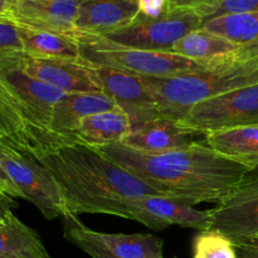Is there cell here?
Returning <instances> with one entry per match:
<instances>
[{
    "label": "cell",
    "mask_w": 258,
    "mask_h": 258,
    "mask_svg": "<svg viewBox=\"0 0 258 258\" xmlns=\"http://www.w3.org/2000/svg\"><path fill=\"white\" fill-rule=\"evenodd\" d=\"M24 52L19 34V25L7 17H0V57Z\"/></svg>",
    "instance_id": "28"
},
{
    "label": "cell",
    "mask_w": 258,
    "mask_h": 258,
    "mask_svg": "<svg viewBox=\"0 0 258 258\" xmlns=\"http://www.w3.org/2000/svg\"><path fill=\"white\" fill-rule=\"evenodd\" d=\"M103 92L130 118L133 128L160 118L156 103L141 77L112 68L96 67Z\"/></svg>",
    "instance_id": "13"
},
{
    "label": "cell",
    "mask_w": 258,
    "mask_h": 258,
    "mask_svg": "<svg viewBox=\"0 0 258 258\" xmlns=\"http://www.w3.org/2000/svg\"><path fill=\"white\" fill-rule=\"evenodd\" d=\"M249 244V246H254V247H258V239H256V241H252L251 243H247Z\"/></svg>",
    "instance_id": "35"
},
{
    "label": "cell",
    "mask_w": 258,
    "mask_h": 258,
    "mask_svg": "<svg viewBox=\"0 0 258 258\" xmlns=\"http://www.w3.org/2000/svg\"><path fill=\"white\" fill-rule=\"evenodd\" d=\"M0 194L12 199V201L15 198H23V194L20 193L19 189L15 186V184L13 183L12 179L9 178V175L5 171L4 165H3L2 153H0Z\"/></svg>",
    "instance_id": "30"
},
{
    "label": "cell",
    "mask_w": 258,
    "mask_h": 258,
    "mask_svg": "<svg viewBox=\"0 0 258 258\" xmlns=\"http://www.w3.org/2000/svg\"><path fill=\"white\" fill-rule=\"evenodd\" d=\"M138 0H78L76 29L105 35L130 25L139 15Z\"/></svg>",
    "instance_id": "14"
},
{
    "label": "cell",
    "mask_w": 258,
    "mask_h": 258,
    "mask_svg": "<svg viewBox=\"0 0 258 258\" xmlns=\"http://www.w3.org/2000/svg\"><path fill=\"white\" fill-rule=\"evenodd\" d=\"M0 199H9V198H7V197H4L3 194H0Z\"/></svg>",
    "instance_id": "36"
},
{
    "label": "cell",
    "mask_w": 258,
    "mask_h": 258,
    "mask_svg": "<svg viewBox=\"0 0 258 258\" xmlns=\"http://www.w3.org/2000/svg\"><path fill=\"white\" fill-rule=\"evenodd\" d=\"M239 50L241 47L203 28L186 34L171 48L173 53L190 58L206 67L234 60L239 57Z\"/></svg>",
    "instance_id": "18"
},
{
    "label": "cell",
    "mask_w": 258,
    "mask_h": 258,
    "mask_svg": "<svg viewBox=\"0 0 258 258\" xmlns=\"http://www.w3.org/2000/svg\"><path fill=\"white\" fill-rule=\"evenodd\" d=\"M18 66L25 75L66 93L103 92L96 67L85 60L40 59L23 53Z\"/></svg>",
    "instance_id": "11"
},
{
    "label": "cell",
    "mask_w": 258,
    "mask_h": 258,
    "mask_svg": "<svg viewBox=\"0 0 258 258\" xmlns=\"http://www.w3.org/2000/svg\"><path fill=\"white\" fill-rule=\"evenodd\" d=\"M258 12V0H217L212 7L202 10L201 15L203 22L224 17V15L247 14V13ZM203 23V24H204Z\"/></svg>",
    "instance_id": "27"
},
{
    "label": "cell",
    "mask_w": 258,
    "mask_h": 258,
    "mask_svg": "<svg viewBox=\"0 0 258 258\" xmlns=\"http://www.w3.org/2000/svg\"><path fill=\"white\" fill-rule=\"evenodd\" d=\"M0 257L52 258L37 231L23 223L12 211L0 219Z\"/></svg>",
    "instance_id": "21"
},
{
    "label": "cell",
    "mask_w": 258,
    "mask_h": 258,
    "mask_svg": "<svg viewBox=\"0 0 258 258\" xmlns=\"http://www.w3.org/2000/svg\"><path fill=\"white\" fill-rule=\"evenodd\" d=\"M139 14L149 19H158L171 9L168 0H138Z\"/></svg>",
    "instance_id": "29"
},
{
    "label": "cell",
    "mask_w": 258,
    "mask_h": 258,
    "mask_svg": "<svg viewBox=\"0 0 258 258\" xmlns=\"http://www.w3.org/2000/svg\"><path fill=\"white\" fill-rule=\"evenodd\" d=\"M140 77V76H139ZM161 117L179 121L198 103L258 83V50H242L231 62L174 77H141Z\"/></svg>",
    "instance_id": "3"
},
{
    "label": "cell",
    "mask_w": 258,
    "mask_h": 258,
    "mask_svg": "<svg viewBox=\"0 0 258 258\" xmlns=\"http://www.w3.org/2000/svg\"><path fill=\"white\" fill-rule=\"evenodd\" d=\"M0 258H5V257H0Z\"/></svg>",
    "instance_id": "37"
},
{
    "label": "cell",
    "mask_w": 258,
    "mask_h": 258,
    "mask_svg": "<svg viewBox=\"0 0 258 258\" xmlns=\"http://www.w3.org/2000/svg\"><path fill=\"white\" fill-rule=\"evenodd\" d=\"M105 158L155 188L163 196L197 206L223 202L248 170L201 143L165 153L134 150L121 143L97 149Z\"/></svg>",
    "instance_id": "1"
},
{
    "label": "cell",
    "mask_w": 258,
    "mask_h": 258,
    "mask_svg": "<svg viewBox=\"0 0 258 258\" xmlns=\"http://www.w3.org/2000/svg\"><path fill=\"white\" fill-rule=\"evenodd\" d=\"M202 28L241 48L258 47V12L214 18Z\"/></svg>",
    "instance_id": "24"
},
{
    "label": "cell",
    "mask_w": 258,
    "mask_h": 258,
    "mask_svg": "<svg viewBox=\"0 0 258 258\" xmlns=\"http://www.w3.org/2000/svg\"><path fill=\"white\" fill-rule=\"evenodd\" d=\"M23 53L0 57V82L9 91L23 117L47 144L49 151L73 144L52 133L53 111L66 92L25 75L18 66Z\"/></svg>",
    "instance_id": "5"
},
{
    "label": "cell",
    "mask_w": 258,
    "mask_h": 258,
    "mask_svg": "<svg viewBox=\"0 0 258 258\" xmlns=\"http://www.w3.org/2000/svg\"><path fill=\"white\" fill-rule=\"evenodd\" d=\"M203 23V19L196 10L171 8L158 19H149L139 14L127 27L98 37L122 47L171 52L175 43L193 30L201 29Z\"/></svg>",
    "instance_id": "8"
},
{
    "label": "cell",
    "mask_w": 258,
    "mask_h": 258,
    "mask_svg": "<svg viewBox=\"0 0 258 258\" xmlns=\"http://www.w3.org/2000/svg\"><path fill=\"white\" fill-rule=\"evenodd\" d=\"M168 2L174 9H189L199 13L212 7L217 0H168Z\"/></svg>",
    "instance_id": "31"
},
{
    "label": "cell",
    "mask_w": 258,
    "mask_h": 258,
    "mask_svg": "<svg viewBox=\"0 0 258 258\" xmlns=\"http://www.w3.org/2000/svg\"><path fill=\"white\" fill-rule=\"evenodd\" d=\"M78 40L81 57L88 64L112 68L140 77H174L209 68L176 53L122 47L98 35L81 33Z\"/></svg>",
    "instance_id": "4"
},
{
    "label": "cell",
    "mask_w": 258,
    "mask_h": 258,
    "mask_svg": "<svg viewBox=\"0 0 258 258\" xmlns=\"http://www.w3.org/2000/svg\"><path fill=\"white\" fill-rule=\"evenodd\" d=\"M23 50L28 57L40 59L83 60L78 37L19 27Z\"/></svg>",
    "instance_id": "22"
},
{
    "label": "cell",
    "mask_w": 258,
    "mask_h": 258,
    "mask_svg": "<svg viewBox=\"0 0 258 258\" xmlns=\"http://www.w3.org/2000/svg\"><path fill=\"white\" fill-rule=\"evenodd\" d=\"M14 202L12 199H0V219L7 216L8 212L12 211V206Z\"/></svg>",
    "instance_id": "33"
},
{
    "label": "cell",
    "mask_w": 258,
    "mask_h": 258,
    "mask_svg": "<svg viewBox=\"0 0 258 258\" xmlns=\"http://www.w3.org/2000/svg\"><path fill=\"white\" fill-rule=\"evenodd\" d=\"M115 107L112 98L105 92L66 93L53 111L52 133L68 143H78L75 134L83 118Z\"/></svg>",
    "instance_id": "15"
},
{
    "label": "cell",
    "mask_w": 258,
    "mask_h": 258,
    "mask_svg": "<svg viewBox=\"0 0 258 258\" xmlns=\"http://www.w3.org/2000/svg\"><path fill=\"white\" fill-rule=\"evenodd\" d=\"M54 175L71 214H108L127 219L128 201L163 196L97 149L81 143L67 144L38 159Z\"/></svg>",
    "instance_id": "2"
},
{
    "label": "cell",
    "mask_w": 258,
    "mask_h": 258,
    "mask_svg": "<svg viewBox=\"0 0 258 258\" xmlns=\"http://www.w3.org/2000/svg\"><path fill=\"white\" fill-rule=\"evenodd\" d=\"M206 144L248 171L258 170V123L214 131L206 135Z\"/></svg>",
    "instance_id": "19"
},
{
    "label": "cell",
    "mask_w": 258,
    "mask_h": 258,
    "mask_svg": "<svg viewBox=\"0 0 258 258\" xmlns=\"http://www.w3.org/2000/svg\"><path fill=\"white\" fill-rule=\"evenodd\" d=\"M9 8V0H0V17H4Z\"/></svg>",
    "instance_id": "34"
},
{
    "label": "cell",
    "mask_w": 258,
    "mask_h": 258,
    "mask_svg": "<svg viewBox=\"0 0 258 258\" xmlns=\"http://www.w3.org/2000/svg\"><path fill=\"white\" fill-rule=\"evenodd\" d=\"M176 122L191 135L258 123V83L198 103Z\"/></svg>",
    "instance_id": "7"
},
{
    "label": "cell",
    "mask_w": 258,
    "mask_h": 258,
    "mask_svg": "<svg viewBox=\"0 0 258 258\" xmlns=\"http://www.w3.org/2000/svg\"><path fill=\"white\" fill-rule=\"evenodd\" d=\"M91 234L116 258H164L163 239L149 233H103L91 229Z\"/></svg>",
    "instance_id": "23"
},
{
    "label": "cell",
    "mask_w": 258,
    "mask_h": 258,
    "mask_svg": "<svg viewBox=\"0 0 258 258\" xmlns=\"http://www.w3.org/2000/svg\"><path fill=\"white\" fill-rule=\"evenodd\" d=\"M131 130L133 125L128 116L116 106L112 110L83 118L76 130L75 136L78 143L100 149L121 143Z\"/></svg>",
    "instance_id": "20"
},
{
    "label": "cell",
    "mask_w": 258,
    "mask_h": 258,
    "mask_svg": "<svg viewBox=\"0 0 258 258\" xmlns=\"http://www.w3.org/2000/svg\"><path fill=\"white\" fill-rule=\"evenodd\" d=\"M0 144L39 159L49 151L47 144L38 136L23 117L9 91L0 82Z\"/></svg>",
    "instance_id": "16"
},
{
    "label": "cell",
    "mask_w": 258,
    "mask_h": 258,
    "mask_svg": "<svg viewBox=\"0 0 258 258\" xmlns=\"http://www.w3.org/2000/svg\"><path fill=\"white\" fill-rule=\"evenodd\" d=\"M234 247L238 258H258V247L249 244H237Z\"/></svg>",
    "instance_id": "32"
},
{
    "label": "cell",
    "mask_w": 258,
    "mask_h": 258,
    "mask_svg": "<svg viewBox=\"0 0 258 258\" xmlns=\"http://www.w3.org/2000/svg\"><path fill=\"white\" fill-rule=\"evenodd\" d=\"M0 153L5 171L23 198L34 204L45 219L52 221L71 214L59 184L44 165L3 144Z\"/></svg>",
    "instance_id": "6"
},
{
    "label": "cell",
    "mask_w": 258,
    "mask_h": 258,
    "mask_svg": "<svg viewBox=\"0 0 258 258\" xmlns=\"http://www.w3.org/2000/svg\"><path fill=\"white\" fill-rule=\"evenodd\" d=\"M211 229L228 237L234 246L258 239V170L247 173L237 188L211 211Z\"/></svg>",
    "instance_id": "9"
},
{
    "label": "cell",
    "mask_w": 258,
    "mask_h": 258,
    "mask_svg": "<svg viewBox=\"0 0 258 258\" xmlns=\"http://www.w3.org/2000/svg\"><path fill=\"white\" fill-rule=\"evenodd\" d=\"M127 219L139 222L153 231L169 226L209 231L211 211H198L190 204L165 196H146L131 199L126 204Z\"/></svg>",
    "instance_id": "10"
},
{
    "label": "cell",
    "mask_w": 258,
    "mask_h": 258,
    "mask_svg": "<svg viewBox=\"0 0 258 258\" xmlns=\"http://www.w3.org/2000/svg\"><path fill=\"white\" fill-rule=\"evenodd\" d=\"M193 258H238L233 242L218 231H202L193 239Z\"/></svg>",
    "instance_id": "26"
},
{
    "label": "cell",
    "mask_w": 258,
    "mask_h": 258,
    "mask_svg": "<svg viewBox=\"0 0 258 258\" xmlns=\"http://www.w3.org/2000/svg\"><path fill=\"white\" fill-rule=\"evenodd\" d=\"M191 143V134L181 128L176 121L164 117L136 126L121 141L127 148L150 154L165 153Z\"/></svg>",
    "instance_id": "17"
},
{
    "label": "cell",
    "mask_w": 258,
    "mask_h": 258,
    "mask_svg": "<svg viewBox=\"0 0 258 258\" xmlns=\"http://www.w3.org/2000/svg\"><path fill=\"white\" fill-rule=\"evenodd\" d=\"M62 219L63 236L77 248L85 252L91 258H116L91 234V228L83 224L78 219V216L68 214Z\"/></svg>",
    "instance_id": "25"
},
{
    "label": "cell",
    "mask_w": 258,
    "mask_h": 258,
    "mask_svg": "<svg viewBox=\"0 0 258 258\" xmlns=\"http://www.w3.org/2000/svg\"><path fill=\"white\" fill-rule=\"evenodd\" d=\"M77 10L78 0H9L4 17L19 27L80 37Z\"/></svg>",
    "instance_id": "12"
}]
</instances>
